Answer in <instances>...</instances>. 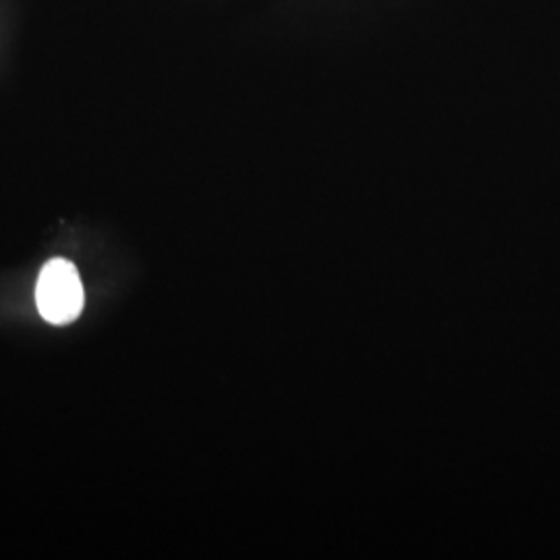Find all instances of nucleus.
Instances as JSON below:
<instances>
[{"label":"nucleus","mask_w":560,"mask_h":560,"mask_svg":"<svg viewBox=\"0 0 560 560\" xmlns=\"http://www.w3.org/2000/svg\"><path fill=\"white\" fill-rule=\"evenodd\" d=\"M36 303L42 318L55 326H69L78 320L85 305V291L73 261L55 258L42 268Z\"/></svg>","instance_id":"nucleus-1"}]
</instances>
